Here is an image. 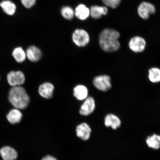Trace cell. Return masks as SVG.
Returning <instances> with one entry per match:
<instances>
[{
  "mask_svg": "<svg viewBox=\"0 0 160 160\" xmlns=\"http://www.w3.org/2000/svg\"><path fill=\"white\" fill-rule=\"evenodd\" d=\"M102 1L107 7L115 9L118 7L121 0H102Z\"/></svg>",
  "mask_w": 160,
  "mask_h": 160,
  "instance_id": "obj_23",
  "label": "cell"
},
{
  "mask_svg": "<svg viewBox=\"0 0 160 160\" xmlns=\"http://www.w3.org/2000/svg\"><path fill=\"white\" fill-rule=\"evenodd\" d=\"M76 132L78 137L81 138L83 141H87L89 138L91 129L88 125L83 123L77 126Z\"/></svg>",
  "mask_w": 160,
  "mask_h": 160,
  "instance_id": "obj_13",
  "label": "cell"
},
{
  "mask_svg": "<svg viewBox=\"0 0 160 160\" xmlns=\"http://www.w3.org/2000/svg\"><path fill=\"white\" fill-rule=\"evenodd\" d=\"M120 34L115 30L107 29L103 30L100 34L99 43L103 51L106 52H113L119 48L118 41Z\"/></svg>",
  "mask_w": 160,
  "mask_h": 160,
  "instance_id": "obj_1",
  "label": "cell"
},
{
  "mask_svg": "<svg viewBox=\"0 0 160 160\" xmlns=\"http://www.w3.org/2000/svg\"><path fill=\"white\" fill-rule=\"evenodd\" d=\"M26 56L29 61L32 62H37L42 57V53L39 48L34 45L30 46L26 51Z\"/></svg>",
  "mask_w": 160,
  "mask_h": 160,
  "instance_id": "obj_10",
  "label": "cell"
},
{
  "mask_svg": "<svg viewBox=\"0 0 160 160\" xmlns=\"http://www.w3.org/2000/svg\"><path fill=\"white\" fill-rule=\"evenodd\" d=\"M0 6L4 12L9 15L14 14L17 9L15 4L9 0L2 1L0 3Z\"/></svg>",
  "mask_w": 160,
  "mask_h": 160,
  "instance_id": "obj_19",
  "label": "cell"
},
{
  "mask_svg": "<svg viewBox=\"0 0 160 160\" xmlns=\"http://www.w3.org/2000/svg\"><path fill=\"white\" fill-rule=\"evenodd\" d=\"M108 12V10L106 7L94 5L90 9V16L95 19H99L103 15H107Z\"/></svg>",
  "mask_w": 160,
  "mask_h": 160,
  "instance_id": "obj_16",
  "label": "cell"
},
{
  "mask_svg": "<svg viewBox=\"0 0 160 160\" xmlns=\"http://www.w3.org/2000/svg\"><path fill=\"white\" fill-rule=\"evenodd\" d=\"M23 115L19 109H11L8 114L7 118L9 122L12 124L19 123L21 121Z\"/></svg>",
  "mask_w": 160,
  "mask_h": 160,
  "instance_id": "obj_17",
  "label": "cell"
},
{
  "mask_svg": "<svg viewBox=\"0 0 160 160\" xmlns=\"http://www.w3.org/2000/svg\"><path fill=\"white\" fill-rule=\"evenodd\" d=\"M74 12L76 17L82 21L87 19L90 16V9L83 4L78 5Z\"/></svg>",
  "mask_w": 160,
  "mask_h": 160,
  "instance_id": "obj_14",
  "label": "cell"
},
{
  "mask_svg": "<svg viewBox=\"0 0 160 160\" xmlns=\"http://www.w3.org/2000/svg\"><path fill=\"white\" fill-rule=\"evenodd\" d=\"M155 6L152 3L147 2H143L138 8V13L140 17L144 19L149 18L151 14L155 12Z\"/></svg>",
  "mask_w": 160,
  "mask_h": 160,
  "instance_id": "obj_6",
  "label": "cell"
},
{
  "mask_svg": "<svg viewBox=\"0 0 160 160\" xmlns=\"http://www.w3.org/2000/svg\"><path fill=\"white\" fill-rule=\"evenodd\" d=\"M148 78L152 83H158L160 82V69L159 68H152L149 70Z\"/></svg>",
  "mask_w": 160,
  "mask_h": 160,
  "instance_id": "obj_21",
  "label": "cell"
},
{
  "mask_svg": "<svg viewBox=\"0 0 160 160\" xmlns=\"http://www.w3.org/2000/svg\"><path fill=\"white\" fill-rule=\"evenodd\" d=\"M83 101L80 108L79 113L82 115H89L95 111L96 108L95 100L93 97H88Z\"/></svg>",
  "mask_w": 160,
  "mask_h": 160,
  "instance_id": "obj_8",
  "label": "cell"
},
{
  "mask_svg": "<svg viewBox=\"0 0 160 160\" xmlns=\"http://www.w3.org/2000/svg\"><path fill=\"white\" fill-rule=\"evenodd\" d=\"M12 55L16 61L19 63L23 62L27 58L26 52L21 47L15 48L13 50Z\"/></svg>",
  "mask_w": 160,
  "mask_h": 160,
  "instance_id": "obj_20",
  "label": "cell"
},
{
  "mask_svg": "<svg viewBox=\"0 0 160 160\" xmlns=\"http://www.w3.org/2000/svg\"><path fill=\"white\" fill-rule=\"evenodd\" d=\"M72 40L74 43L79 47H83L89 42L90 37L88 33L85 30L77 29L72 35Z\"/></svg>",
  "mask_w": 160,
  "mask_h": 160,
  "instance_id": "obj_3",
  "label": "cell"
},
{
  "mask_svg": "<svg viewBox=\"0 0 160 160\" xmlns=\"http://www.w3.org/2000/svg\"><path fill=\"white\" fill-rule=\"evenodd\" d=\"M21 1L25 8H30L35 5L36 0H21Z\"/></svg>",
  "mask_w": 160,
  "mask_h": 160,
  "instance_id": "obj_24",
  "label": "cell"
},
{
  "mask_svg": "<svg viewBox=\"0 0 160 160\" xmlns=\"http://www.w3.org/2000/svg\"><path fill=\"white\" fill-rule=\"evenodd\" d=\"M8 99L15 108L19 110L27 108L30 101V97L26 90L21 86L13 87L10 89Z\"/></svg>",
  "mask_w": 160,
  "mask_h": 160,
  "instance_id": "obj_2",
  "label": "cell"
},
{
  "mask_svg": "<svg viewBox=\"0 0 160 160\" xmlns=\"http://www.w3.org/2000/svg\"><path fill=\"white\" fill-rule=\"evenodd\" d=\"M146 143L148 147L155 150L160 148V135L153 134L148 136L146 139Z\"/></svg>",
  "mask_w": 160,
  "mask_h": 160,
  "instance_id": "obj_18",
  "label": "cell"
},
{
  "mask_svg": "<svg viewBox=\"0 0 160 160\" xmlns=\"http://www.w3.org/2000/svg\"><path fill=\"white\" fill-rule=\"evenodd\" d=\"M54 89V86L53 84L49 82H45L39 86L38 92L41 97L49 99L53 97Z\"/></svg>",
  "mask_w": 160,
  "mask_h": 160,
  "instance_id": "obj_9",
  "label": "cell"
},
{
  "mask_svg": "<svg viewBox=\"0 0 160 160\" xmlns=\"http://www.w3.org/2000/svg\"><path fill=\"white\" fill-rule=\"evenodd\" d=\"M61 13L65 19L68 20L72 19L75 16L74 10L69 6H65L62 8Z\"/></svg>",
  "mask_w": 160,
  "mask_h": 160,
  "instance_id": "obj_22",
  "label": "cell"
},
{
  "mask_svg": "<svg viewBox=\"0 0 160 160\" xmlns=\"http://www.w3.org/2000/svg\"><path fill=\"white\" fill-rule=\"evenodd\" d=\"M0 154L3 160H15L18 157V153L12 147L7 146L0 150Z\"/></svg>",
  "mask_w": 160,
  "mask_h": 160,
  "instance_id": "obj_15",
  "label": "cell"
},
{
  "mask_svg": "<svg viewBox=\"0 0 160 160\" xmlns=\"http://www.w3.org/2000/svg\"><path fill=\"white\" fill-rule=\"evenodd\" d=\"M7 79L9 84L12 87L21 86L25 81L24 74L21 71L10 72L8 73Z\"/></svg>",
  "mask_w": 160,
  "mask_h": 160,
  "instance_id": "obj_5",
  "label": "cell"
},
{
  "mask_svg": "<svg viewBox=\"0 0 160 160\" xmlns=\"http://www.w3.org/2000/svg\"><path fill=\"white\" fill-rule=\"evenodd\" d=\"M42 160H57L55 158L51 156L47 155L43 157Z\"/></svg>",
  "mask_w": 160,
  "mask_h": 160,
  "instance_id": "obj_25",
  "label": "cell"
},
{
  "mask_svg": "<svg viewBox=\"0 0 160 160\" xmlns=\"http://www.w3.org/2000/svg\"><path fill=\"white\" fill-rule=\"evenodd\" d=\"M88 89L84 85H78L74 88L73 95L78 101H84L88 97Z\"/></svg>",
  "mask_w": 160,
  "mask_h": 160,
  "instance_id": "obj_12",
  "label": "cell"
},
{
  "mask_svg": "<svg viewBox=\"0 0 160 160\" xmlns=\"http://www.w3.org/2000/svg\"><path fill=\"white\" fill-rule=\"evenodd\" d=\"M105 125L107 127H111L112 129L116 130L121 125V121L117 116L112 113H109L105 116Z\"/></svg>",
  "mask_w": 160,
  "mask_h": 160,
  "instance_id": "obj_11",
  "label": "cell"
},
{
  "mask_svg": "<svg viewBox=\"0 0 160 160\" xmlns=\"http://www.w3.org/2000/svg\"><path fill=\"white\" fill-rule=\"evenodd\" d=\"M93 84L96 88L102 92L107 91L112 87L111 78L107 75L95 77L93 80Z\"/></svg>",
  "mask_w": 160,
  "mask_h": 160,
  "instance_id": "obj_4",
  "label": "cell"
},
{
  "mask_svg": "<svg viewBox=\"0 0 160 160\" xmlns=\"http://www.w3.org/2000/svg\"><path fill=\"white\" fill-rule=\"evenodd\" d=\"M146 46L145 40L138 36L132 38L129 43V48L135 53L141 52L144 51Z\"/></svg>",
  "mask_w": 160,
  "mask_h": 160,
  "instance_id": "obj_7",
  "label": "cell"
}]
</instances>
